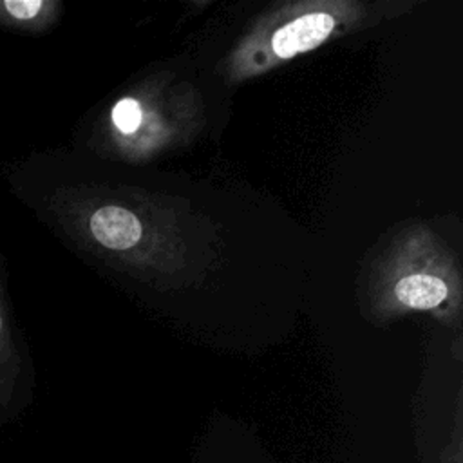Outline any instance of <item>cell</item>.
Here are the masks:
<instances>
[{
    "label": "cell",
    "mask_w": 463,
    "mask_h": 463,
    "mask_svg": "<svg viewBox=\"0 0 463 463\" xmlns=\"http://www.w3.org/2000/svg\"><path fill=\"white\" fill-rule=\"evenodd\" d=\"M20 340L14 322L7 262L0 255V409L11 403L24 374L25 362Z\"/></svg>",
    "instance_id": "1"
},
{
    "label": "cell",
    "mask_w": 463,
    "mask_h": 463,
    "mask_svg": "<svg viewBox=\"0 0 463 463\" xmlns=\"http://www.w3.org/2000/svg\"><path fill=\"white\" fill-rule=\"evenodd\" d=\"M333 27L335 20L327 13L304 14L273 34V51L282 58H289L297 52L313 49L327 38Z\"/></svg>",
    "instance_id": "2"
},
{
    "label": "cell",
    "mask_w": 463,
    "mask_h": 463,
    "mask_svg": "<svg viewBox=\"0 0 463 463\" xmlns=\"http://www.w3.org/2000/svg\"><path fill=\"white\" fill-rule=\"evenodd\" d=\"M89 232L105 248L127 250L141 237V224L134 213L109 204L89 217Z\"/></svg>",
    "instance_id": "3"
},
{
    "label": "cell",
    "mask_w": 463,
    "mask_h": 463,
    "mask_svg": "<svg viewBox=\"0 0 463 463\" xmlns=\"http://www.w3.org/2000/svg\"><path fill=\"white\" fill-rule=\"evenodd\" d=\"M52 13L54 4L47 0H0V29L13 34L38 33Z\"/></svg>",
    "instance_id": "4"
},
{
    "label": "cell",
    "mask_w": 463,
    "mask_h": 463,
    "mask_svg": "<svg viewBox=\"0 0 463 463\" xmlns=\"http://www.w3.org/2000/svg\"><path fill=\"white\" fill-rule=\"evenodd\" d=\"M394 293L405 306L430 309L447 297V286L432 275H411L396 284Z\"/></svg>",
    "instance_id": "5"
},
{
    "label": "cell",
    "mask_w": 463,
    "mask_h": 463,
    "mask_svg": "<svg viewBox=\"0 0 463 463\" xmlns=\"http://www.w3.org/2000/svg\"><path fill=\"white\" fill-rule=\"evenodd\" d=\"M112 121L121 132H125V134L134 132L141 123V109H139L137 101H134L130 98L121 99L112 109Z\"/></svg>",
    "instance_id": "6"
},
{
    "label": "cell",
    "mask_w": 463,
    "mask_h": 463,
    "mask_svg": "<svg viewBox=\"0 0 463 463\" xmlns=\"http://www.w3.org/2000/svg\"><path fill=\"white\" fill-rule=\"evenodd\" d=\"M439 463H463V449H461V436L459 430L454 432L452 439L441 450Z\"/></svg>",
    "instance_id": "7"
}]
</instances>
